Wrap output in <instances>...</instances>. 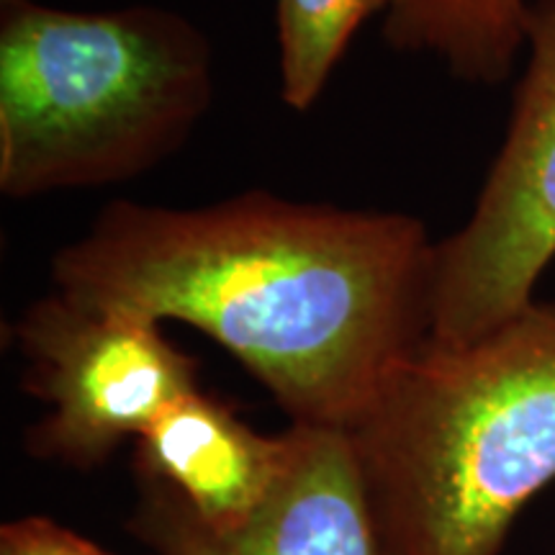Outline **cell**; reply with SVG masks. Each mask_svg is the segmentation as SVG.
Instances as JSON below:
<instances>
[{"instance_id": "3957f363", "label": "cell", "mask_w": 555, "mask_h": 555, "mask_svg": "<svg viewBox=\"0 0 555 555\" xmlns=\"http://www.w3.org/2000/svg\"><path fill=\"white\" fill-rule=\"evenodd\" d=\"M214 101L211 47L165 9L31 3L0 29V191L124 183L189 142Z\"/></svg>"}, {"instance_id": "8992f818", "label": "cell", "mask_w": 555, "mask_h": 555, "mask_svg": "<svg viewBox=\"0 0 555 555\" xmlns=\"http://www.w3.org/2000/svg\"><path fill=\"white\" fill-rule=\"evenodd\" d=\"M286 463L253 515L201 525L165 483L137 476L131 535L157 555H384L347 429L291 425Z\"/></svg>"}, {"instance_id": "6da1fadb", "label": "cell", "mask_w": 555, "mask_h": 555, "mask_svg": "<svg viewBox=\"0 0 555 555\" xmlns=\"http://www.w3.org/2000/svg\"><path fill=\"white\" fill-rule=\"evenodd\" d=\"M437 242L422 219L249 191L198 208L108 204L52 260L90 307L191 324L291 425L350 429L433 335Z\"/></svg>"}, {"instance_id": "30bf717a", "label": "cell", "mask_w": 555, "mask_h": 555, "mask_svg": "<svg viewBox=\"0 0 555 555\" xmlns=\"http://www.w3.org/2000/svg\"><path fill=\"white\" fill-rule=\"evenodd\" d=\"M0 555H111L50 517H18L0 527Z\"/></svg>"}, {"instance_id": "7a4b0ae2", "label": "cell", "mask_w": 555, "mask_h": 555, "mask_svg": "<svg viewBox=\"0 0 555 555\" xmlns=\"http://www.w3.org/2000/svg\"><path fill=\"white\" fill-rule=\"evenodd\" d=\"M384 555H502L555 481V301L427 339L347 429Z\"/></svg>"}, {"instance_id": "277c9868", "label": "cell", "mask_w": 555, "mask_h": 555, "mask_svg": "<svg viewBox=\"0 0 555 555\" xmlns=\"http://www.w3.org/2000/svg\"><path fill=\"white\" fill-rule=\"evenodd\" d=\"M525 78L470 219L437 242L433 335L466 345L535 301L555 260V0L530 3Z\"/></svg>"}, {"instance_id": "52a82bcc", "label": "cell", "mask_w": 555, "mask_h": 555, "mask_svg": "<svg viewBox=\"0 0 555 555\" xmlns=\"http://www.w3.org/2000/svg\"><path fill=\"white\" fill-rule=\"evenodd\" d=\"M286 435L266 437L224 401L198 391L165 406L137 437L134 470L165 483L211 530H227L253 509L281 476Z\"/></svg>"}, {"instance_id": "ba28073f", "label": "cell", "mask_w": 555, "mask_h": 555, "mask_svg": "<svg viewBox=\"0 0 555 555\" xmlns=\"http://www.w3.org/2000/svg\"><path fill=\"white\" fill-rule=\"evenodd\" d=\"M386 39L401 52L433 54L455 78L494 86L525 47L527 0H393Z\"/></svg>"}, {"instance_id": "9c48e42d", "label": "cell", "mask_w": 555, "mask_h": 555, "mask_svg": "<svg viewBox=\"0 0 555 555\" xmlns=\"http://www.w3.org/2000/svg\"><path fill=\"white\" fill-rule=\"evenodd\" d=\"M393 0H278L281 99L307 111L324 93L352 34Z\"/></svg>"}, {"instance_id": "5b68a950", "label": "cell", "mask_w": 555, "mask_h": 555, "mask_svg": "<svg viewBox=\"0 0 555 555\" xmlns=\"http://www.w3.org/2000/svg\"><path fill=\"white\" fill-rule=\"evenodd\" d=\"M24 388L50 404L26 433L41 461L90 470L185 393L198 391V360L159 324L90 307L52 288L16 324Z\"/></svg>"}, {"instance_id": "8fae6325", "label": "cell", "mask_w": 555, "mask_h": 555, "mask_svg": "<svg viewBox=\"0 0 555 555\" xmlns=\"http://www.w3.org/2000/svg\"><path fill=\"white\" fill-rule=\"evenodd\" d=\"M24 3H31V0H3V11L18 9V5H24Z\"/></svg>"}]
</instances>
